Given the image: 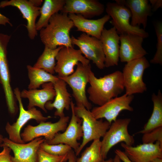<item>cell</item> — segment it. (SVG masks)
Listing matches in <instances>:
<instances>
[{"label": "cell", "instance_id": "obj_1", "mask_svg": "<svg viewBox=\"0 0 162 162\" xmlns=\"http://www.w3.org/2000/svg\"><path fill=\"white\" fill-rule=\"evenodd\" d=\"M88 83L90 86L87 92L89 99L99 106L118 97L124 89L122 72L119 70L98 78L91 69Z\"/></svg>", "mask_w": 162, "mask_h": 162}, {"label": "cell", "instance_id": "obj_2", "mask_svg": "<svg viewBox=\"0 0 162 162\" xmlns=\"http://www.w3.org/2000/svg\"><path fill=\"white\" fill-rule=\"evenodd\" d=\"M74 26L68 14L56 13L50 18L46 26L40 30V40L45 46L51 49L62 46L73 47L70 32Z\"/></svg>", "mask_w": 162, "mask_h": 162}, {"label": "cell", "instance_id": "obj_3", "mask_svg": "<svg viewBox=\"0 0 162 162\" xmlns=\"http://www.w3.org/2000/svg\"><path fill=\"white\" fill-rule=\"evenodd\" d=\"M74 108L76 115L82 120L83 134L82 142L75 153L77 156L88 142L103 137L111 124L106 121H104L102 119H96L90 110L83 106L75 105Z\"/></svg>", "mask_w": 162, "mask_h": 162}, {"label": "cell", "instance_id": "obj_4", "mask_svg": "<svg viewBox=\"0 0 162 162\" xmlns=\"http://www.w3.org/2000/svg\"><path fill=\"white\" fill-rule=\"evenodd\" d=\"M149 66V62L145 56L127 63L122 72L125 94L133 95L147 90L143 76L145 70Z\"/></svg>", "mask_w": 162, "mask_h": 162}, {"label": "cell", "instance_id": "obj_5", "mask_svg": "<svg viewBox=\"0 0 162 162\" xmlns=\"http://www.w3.org/2000/svg\"><path fill=\"white\" fill-rule=\"evenodd\" d=\"M106 10L107 14L112 18L111 23L119 35L135 34L144 38L148 37V33L144 29L130 24L131 13L129 9L124 5L116 2H109L106 4Z\"/></svg>", "mask_w": 162, "mask_h": 162}, {"label": "cell", "instance_id": "obj_6", "mask_svg": "<svg viewBox=\"0 0 162 162\" xmlns=\"http://www.w3.org/2000/svg\"><path fill=\"white\" fill-rule=\"evenodd\" d=\"M130 121V118H126L117 119L111 123L101 141V153L104 160L112 148L118 143L123 142L129 146L134 144V139L128 130Z\"/></svg>", "mask_w": 162, "mask_h": 162}, {"label": "cell", "instance_id": "obj_7", "mask_svg": "<svg viewBox=\"0 0 162 162\" xmlns=\"http://www.w3.org/2000/svg\"><path fill=\"white\" fill-rule=\"evenodd\" d=\"M14 93L18 101L19 107V115L16 121L10 124L8 122L5 126V130L9 136V139L15 142L23 144L25 143L20 136V131L22 127L30 120L34 119L38 123L46 122L50 116L45 117L41 112L35 107L26 110L22 104L20 92L19 88H16Z\"/></svg>", "mask_w": 162, "mask_h": 162}, {"label": "cell", "instance_id": "obj_8", "mask_svg": "<svg viewBox=\"0 0 162 162\" xmlns=\"http://www.w3.org/2000/svg\"><path fill=\"white\" fill-rule=\"evenodd\" d=\"M76 65V70L71 75L58 77L64 81L71 88L76 106H82L90 110L92 105L88 100L86 90L87 84L89 82V73L91 69V65L90 64L85 65L80 62Z\"/></svg>", "mask_w": 162, "mask_h": 162}, {"label": "cell", "instance_id": "obj_9", "mask_svg": "<svg viewBox=\"0 0 162 162\" xmlns=\"http://www.w3.org/2000/svg\"><path fill=\"white\" fill-rule=\"evenodd\" d=\"M69 118V116H64L60 118L59 120L55 123L44 122L36 126L28 125L20 134L21 138L25 143L42 136L44 137L46 141L51 140L59 132L65 130Z\"/></svg>", "mask_w": 162, "mask_h": 162}, {"label": "cell", "instance_id": "obj_10", "mask_svg": "<svg viewBox=\"0 0 162 162\" xmlns=\"http://www.w3.org/2000/svg\"><path fill=\"white\" fill-rule=\"evenodd\" d=\"M71 39L72 45L77 46L86 58L92 61L100 69L105 68V56L100 39L85 33L77 38L72 36Z\"/></svg>", "mask_w": 162, "mask_h": 162}, {"label": "cell", "instance_id": "obj_11", "mask_svg": "<svg viewBox=\"0 0 162 162\" xmlns=\"http://www.w3.org/2000/svg\"><path fill=\"white\" fill-rule=\"evenodd\" d=\"M134 98L133 95L125 94L111 99L101 106L94 107L91 111L96 119L105 118L111 124L116 120L122 111H133V108L130 105Z\"/></svg>", "mask_w": 162, "mask_h": 162}, {"label": "cell", "instance_id": "obj_12", "mask_svg": "<svg viewBox=\"0 0 162 162\" xmlns=\"http://www.w3.org/2000/svg\"><path fill=\"white\" fill-rule=\"evenodd\" d=\"M75 104L71 100L70 108L71 110V118L68 125L62 133L56 134L51 140L44 141L47 143L56 144L62 143L68 145L74 149L75 153L78 150L80 144L78 140L83 136L82 126V120L76 116L74 112Z\"/></svg>", "mask_w": 162, "mask_h": 162}, {"label": "cell", "instance_id": "obj_13", "mask_svg": "<svg viewBox=\"0 0 162 162\" xmlns=\"http://www.w3.org/2000/svg\"><path fill=\"white\" fill-rule=\"evenodd\" d=\"M56 59L57 62L55 72L58 73V77L67 76L73 74L75 66L79 62L85 65L90 64V61L83 56L81 51L73 47L63 46L58 52Z\"/></svg>", "mask_w": 162, "mask_h": 162}, {"label": "cell", "instance_id": "obj_14", "mask_svg": "<svg viewBox=\"0 0 162 162\" xmlns=\"http://www.w3.org/2000/svg\"><path fill=\"white\" fill-rule=\"evenodd\" d=\"M10 36L0 33V80L4 89L8 110L11 114L16 110V104L10 84L8 65L7 57V47Z\"/></svg>", "mask_w": 162, "mask_h": 162}, {"label": "cell", "instance_id": "obj_15", "mask_svg": "<svg viewBox=\"0 0 162 162\" xmlns=\"http://www.w3.org/2000/svg\"><path fill=\"white\" fill-rule=\"evenodd\" d=\"M45 140L39 137L27 143L20 144L5 137L0 146H7L13 151L14 156L11 157V162H38V151Z\"/></svg>", "mask_w": 162, "mask_h": 162}, {"label": "cell", "instance_id": "obj_16", "mask_svg": "<svg viewBox=\"0 0 162 162\" xmlns=\"http://www.w3.org/2000/svg\"><path fill=\"white\" fill-rule=\"evenodd\" d=\"M119 58L123 62H128L144 57L147 53L142 44L144 38L130 34L119 35Z\"/></svg>", "mask_w": 162, "mask_h": 162}, {"label": "cell", "instance_id": "obj_17", "mask_svg": "<svg viewBox=\"0 0 162 162\" xmlns=\"http://www.w3.org/2000/svg\"><path fill=\"white\" fill-rule=\"evenodd\" d=\"M124 152L133 162H150L157 158H162V144L158 141L155 143H142L135 147L121 144Z\"/></svg>", "mask_w": 162, "mask_h": 162}, {"label": "cell", "instance_id": "obj_18", "mask_svg": "<svg viewBox=\"0 0 162 162\" xmlns=\"http://www.w3.org/2000/svg\"><path fill=\"white\" fill-rule=\"evenodd\" d=\"M100 40L105 56V67L117 65L119 59V35L114 27L104 28Z\"/></svg>", "mask_w": 162, "mask_h": 162}, {"label": "cell", "instance_id": "obj_19", "mask_svg": "<svg viewBox=\"0 0 162 162\" xmlns=\"http://www.w3.org/2000/svg\"><path fill=\"white\" fill-rule=\"evenodd\" d=\"M0 5L1 8L10 6L18 8L22 14L23 17L27 21L26 27L29 38L32 40L38 34L36 21L40 15V7L35 6L31 0L4 1L1 2Z\"/></svg>", "mask_w": 162, "mask_h": 162}, {"label": "cell", "instance_id": "obj_20", "mask_svg": "<svg viewBox=\"0 0 162 162\" xmlns=\"http://www.w3.org/2000/svg\"><path fill=\"white\" fill-rule=\"evenodd\" d=\"M104 9V4L96 0H65L61 12L80 14L88 19L100 15Z\"/></svg>", "mask_w": 162, "mask_h": 162}, {"label": "cell", "instance_id": "obj_21", "mask_svg": "<svg viewBox=\"0 0 162 162\" xmlns=\"http://www.w3.org/2000/svg\"><path fill=\"white\" fill-rule=\"evenodd\" d=\"M68 16L76 28L77 31L100 40L104 26L110 18L107 14L97 20L87 19L80 15L72 13L68 14Z\"/></svg>", "mask_w": 162, "mask_h": 162}, {"label": "cell", "instance_id": "obj_22", "mask_svg": "<svg viewBox=\"0 0 162 162\" xmlns=\"http://www.w3.org/2000/svg\"><path fill=\"white\" fill-rule=\"evenodd\" d=\"M41 86L42 88L40 89L23 90L20 92V96L21 98L28 99V109L36 106L46 112L45 105L47 102L53 100L56 92L52 82L45 83Z\"/></svg>", "mask_w": 162, "mask_h": 162}, {"label": "cell", "instance_id": "obj_23", "mask_svg": "<svg viewBox=\"0 0 162 162\" xmlns=\"http://www.w3.org/2000/svg\"><path fill=\"white\" fill-rule=\"evenodd\" d=\"M116 2L122 4L128 8L131 13L130 24L133 26L142 25L143 29L146 27L148 18L152 13L151 7L147 0H119Z\"/></svg>", "mask_w": 162, "mask_h": 162}, {"label": "cell", "instance_id": "obj_24", "mask_svg": "<svg viewBox=\"0 0 162 162\" xmlns=\"http://www.w3.org/2000/svg\"><path fill=\"white\" fill-rule=\"evenodd\" d=\"M53 84L56 92L54 101L47 102L45 107L48 110L55 108L54 115L61 118L65 116L64 110H69L70 107L71 95L68 91L66 83L62 80L58 78Z\"/></svg>", "mask_w": 162, "mask_h": 162}, {"label": "cell", "instance_id": "obj_25", "mask_svg": "<svg viewBox=\"0 0 162 162\" xmlns=\"http://www.w3.org/2000/svg\"><path fill=\"white\" fill-rule=\"evenodd\" d=\"M65 0H45L40 7V17L36 24L37 31L46 27L50 18L54 14L61 11L65 4Z\"/></svg>", "mask_w": 162, "mask_h": 162}, {"label": "cell", "instance_id": "obj_26", "mask_svg": "<svg viewBox=\"0 0 162 162\" xmlns=\"http://www.w3.org/2000/svg\"><path fill=\"white\" fill-rule=\"evenodd\" d=\"M152 100L153 104L152 114L142 130L138 132L137 134H144L162 127V94L160 90L157 94L153 93Z\"/></svg>", "mask_w": 162, "mask_h": 162}, {"label": "cell", "instance_id": "obj_27", "mask_svg": "<svg viewBox=\"0 0 162 162\" xmlns=\"http://www.w3.org/2000/svg\"><path fill=\"white\" fill-rule=\"evenodd\" d=\"M27 68L30 80L28 87L29 89H36L46 82L53 83L58 79L57 76H54L43 69L30 65H27Z\"/></svg>", "mask_w": 162, "mask_h": 162}, {"label": "cell", "instance_id": "obj_28", "mask_svg": "<svg viewBox=\"0 0 162 162\" xmlns=\"http://www.w3.org/2000/svg\"><path fill=\"white\" fill-rule=\"evenodd\" d=\"M63 46H59L55 49L45 46L44 50L34 65V68L40 69L52 74L55 72L56 57Z\"/></svg>", "mask_w": 162, "mask_h": 162}, {"label": "cell", "instance_id": "obj_29", "mask_svg": "<svg viewBox=\"0 0 162 162\" xmlns=\"http://www.w3.org/2000/svg\"><path fill=\"white\" fill-rule=\"evenodd\" d=\"M101 142L100 139L93 140L87 147L76 162H102L104 160L101 153Z\"/></svg>", "mask_w": 162, "mask_h": 162}, {"label": "cell", "instance_id": "obj_30", "mask_svg": "<svg viewBox=\"0 0 162 162\" xmlns=\"http://www.w3.org/2000/svg\"><path fill=\"white\" fill-rule=\"evenodd\" d=\"M41 149L50 154L58 156H64L68 153L72 149L69 145L62 143L49 144L44 141L40 145Z\"/></svg>", "mask_w": 162, "mask_h": 162}, {"label": "cell", "instance_id": "obj_31", "mask_svg": "<svg viewBox=\"0 0 162 162\" xmlns=\"http://www.w3.org/2000/svg\"><path fill=\"white\" fill-rule=\"evenodd\" d=\"M154 28L157 38L156 51L153 58L150 62L153 64H162V22L161 21L156 22Z\"/></svg>", "mask_w": 162, "mask_h": 162}, {"label": "cell", "instance_id": "obj_32", "mask_svg": "<svg viewBox=\"0 0 162 162\" xmlns=\"http://www.w3.org/2000/svg\"><path fill=\"white\" fill-rule=\"evenodd\" d=\"M143 143H153L158 141L162 144V127L155 128L151 131L143 134L142 137Z\"/></svg>", "mask_w": 162, "mask_h": 162}, {"label": "cell", "instance_id": "obj_33", "mask_svg": "<svg viewBox=\"0 0 162 162\" xmlns=\"http://www.w3.org/2000/svg\"><path fill=\"white\" fill-rule=\"evenodd\" d=\"M38 162H59L66 155L64 156L53 155L45 152L40 148L38 151Z\"/></svg>", "mask_w": 162, "mask_h": 162}, {"label": "cell", "instance_id": "obj_34", "mask_svg": "<svg viewBox=\"0 0 162 162\" xmlns=\"http://www.w3.org/2000/svg\"><path fill=\"white\" fill-rule=\"evenodd\" d=\"M0 152V162H11L10 155L11 149L9 147L4 146Z\"/></svg>", "mask_w": 162, "mask_h": 162}, {"label": "cell", "instance_id": "obj_35", "mask_svg": "<svg viewBox=\"0 0 162 162\" xmlns=\"http://www.w3.org/2000/svg\"><path fill=\"white\" fill-rule=\"evenodd\" d=\"M149 2L153 12H155L159 8H162V0H150Z\"/></svg>", "mask_w": 162, "mask_h": 162}, {"label": "cell", "instance_id": "obj_36", "mask_svg": "<svg viewBox=\"0 0 162 162\" xmlns=\"http://www.w3.org/2000/svg\"><path fill=\"white\" fill-rule=\"evenodd\" d=\"M115 153L123 162H133L131 161L126 155L124 152L119 149L115 150Z\"/></svg>", "mask_w": 162, "mask_h": 162}, {"label": "cell", "instance_id": "obj_37", "mask_svg": "<svg viewBox=\"0 0 162 162\" xmlns=\"http://www.w3.org/2000/svg\"><path fill=\"white\" fill-rule=\"evenodd\" d=\"M1 8V7L0 5V8ZM7 23L9 24L11 26H12V24L10 22L9 19L0 13V25H2L5 26Z\"/></svg>", "mask_w": 162, "mask_h": 162}, {"label": "cell", "instance_id": "obj_38", "mask_svg": "<svg viewBox=\"0 0 162 162\" xmlns=\"http://www.w3.org/2000/svg\"><path fill=\"white\" fill-rule=\"evenodd\" d=\"M76 156L74 152L72 149L68 154V162H76Z\"/></svg>", "mask_w": 162, "mask_h": 162}, {"label": "cell", "instance_id": "obj_39", "mask_svg": "<svg viewBox=\"0 0 162 162\" xmlns=\"http://www.w3.org/2000/svg\"><path fill=\"white\" fill-rule=\"evenodd\" d=\"M32 2L35 6L40 7L42 4L43 1L42 0H31Z\"/></svg>", "mask_w": 162, "mask_h": 162}, {"label": "cell", "instance_id": "obj_40", "mask_svg": "<svg viewBox=\"0 0 162 162\" xmlns=\"http://www.w3.org/2000/svg\"><path fill=\"white\" fill-rule=\"evenodd\" d=\"M150 162H162V158H156L153 159Z\"/></svg>", "mask_w": 162, "mask_h": 162}, {"label": "cell", "instance_id": "obj_41", "mask_svg": "<svg viewBox=\"0 0 162 162\" xmlns=\"http://www.w3.org/2000/svg\"><path fill=\"white\" fill-rule=\"evenodd\" d=\"M113 160V162H121V160L117 155H116Z\"/></svg>", "mask_w": 162, "mask_h": 162}, {"label": "cell", "instance_id": "obj_42", "mask_svg": "<svg viewBox=\"0 0 162 162\" xmlns=\"http://www.w3.org/2000/svg\"><path fill=\"white\" fill-rule=\"evenodd\" d=\"M68 154L65 155L64 157L59 162H65L68 160Z\"/></svg>", "mask_w": 162, "mask_h": 162}, {"label": "cell", "instance_id": "obj_43", "mask_svg": "<svg viewBox=\"0 0 162 162\" xmlns=\"http://www.w3.org/2000/svg\"><path fill=\"white\" fill-rule=\"evenodd\" d=\"M102 162H113V160L110 158L107 160H104Z\"/></svg>", "mask_w": 162, "mask_h": 162}, {"label": "cell", "instance_id": "obj_44", "mask_svg": "<svg viewBox=\"0 0 162 162\" xmlns=\"http://www.w3.org/2000/svg\"><path fill=\"white\" fill-rule=\"evenodd\" d=\"M3 138V136L0 134V144L2 142Z\"/></svg>", "mask_w": 162, "mask_h": 162}]
</instances>
